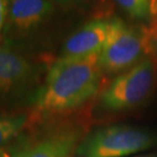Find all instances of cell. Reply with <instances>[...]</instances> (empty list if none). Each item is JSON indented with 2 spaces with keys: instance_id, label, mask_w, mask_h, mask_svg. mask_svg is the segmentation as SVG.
<instances>
[{
  "instance_id": "cell-1",
  "label": "cell",
  "mask_w": 157,
  "mask_h": 157,
  "mask_svg": "<svg viewBox=\"0 0 157 157\" xmlns=\"http://www.w3.org/2000/svg\"><path fill=\"white\" fill-rule=\"evenodd\" d=\"M99 55L59 57L53 62L33 103L30 120L66 115L92 98L100 88L103 75Z\"/></svg>"
},
{
  "instance_id": "cell-2",
  "label": "cell",
  "mask_w": 157,
  "mask_h": 157,
  "mask_svg": "<svg viewBox=\"0 0 157 157\" xmlns=\"http://www.w3.org/2000/svg\"><path fill=\"white\" fill-rule=\"evenodd\" d=\"M27 128L8 150L9 157H75L85 138L83 125L59 117L30 120Z\"/></svg>"
},
{
  "instance_id": "cell-3",
  "label": "cell",
  "mask_w": 157,
  "mask_h": 157,
  "mask_svg": "<svg viewBox=\"0 0 157 157\" xmlns=\"http://www.w3.org/2000/svg\"><path fill=\"white\" fill-rule=\"evenodd\" d=\"M42 66L28 51L0 43V103L10 106L34 103L41 86Z\"/></svg>"
},
{
  "instance_id": "cell-4",
  "label": "cell",
  "mask_w": 157,
  "mask_h": 157,
  "mask_svg": "<svg viewBox=\"0 0 157 157\" xmlns=\"http://www.w3.org/2000/svg\"><path fill=\"white\" fill-rule=\"evenodd\" d=\"M150 56L147 26L133 25L112 17L108 39L99 55L103 74H119Z\"/></svg>"
},
{
  "instance_id": "cell-5",
  "label": "cell",
  "mask_w": 157,
  "mask_h": 157,
  "mask_svg": "<svg viewBox=\"0 0 157 157\" xmlns=\"http://www.w3.org/2000/svg\"><path fill=\"white\" fill-rule=\"evenodd\" d=\"M154 135L126 125L100 128L85 136L76 150L79 157H123L145 151L156 144Z\"/></svg>"
},
{
  "instance_id": "cell-6",
  "label": "cell",
  "mask_w": 157,
  "mask_h": 157,
  "mask_svg": "<svg viewBox=\"0 0 157 157\" xmlns=\"http://www.w3.org/2000/svg\"><path fill=\"white\" fill-rule=\"evenodd\" d=\"M157 60L145 57L116 76L102 93V105L109 111L133 109L148 98L155 84Z\"/></svg>"
},
{
  "instance_id": "cell-7",
  "label": "cell",
  "mask_w": 157,
  "mask_h": 157,
  "mask_svg": "<svg viewBox=\"0 0 157 157\" xmlns=\"http://www.w3.org/2000/svg\"><path fill=\"white\" fill-rule=\"evenodd\" d=\"M49 0H10L2 41L25 50V43L55 14Z\"/></svg>"
},
{
  "instance_id": "cell-8",
  "label": "cell",
  "mask_w": 157,
  "mask_h": 157,
  "mask_svg": "<svg viewBox=\"0 0 157 157\" xmlns=\"http://www.w3.org/2000/svg\"><path fill=\"white\" fill-rule=\"evenodd\" d=\"M112 18L99 17L85 23L65 40L61 58H81L100 54L108 39Z\"/></svg>"
},
{
  "instance_id": "cell-9",
  "label": "cell",
  "mask_w": 157,
  "mask_h": 157,
  "mask_svg": "<svg viewBox=\"0 0 157 157\" xmlns=\"http://www.w3.org/2000/svg\"><path fill=\"white\" fill-rule=\"evenodd\" d=\"M30 123V113L4 112L0 113V149L14 142L25 131Z\"/></svg>"
},
{
  "instance_id": "cell-10",
  "label": "cell",
  "mask_w": 157,
  "mask_h": 157,
  "mask_svg": "<svg viewBox=\"0 0 157 157\" xmlns=\"http://www.w3.org/2000/svg\"><path fill=\"white\" fill-rule=\"evenodd\" d=\"M123 11L137 21L153 18L151 0H114Z\"/></svg>"
},
{
  "instance_id": "cell-11",
  "label": "cell",
  "mask_w": 157,
  "mask_h": 157,
  "mask_svg": "<svg viewBox=\"0 0 157 157\" xmlns=\"http://www.w3.org/2000/svg\"><path fill=\"white\" fill-rule=\"evenodd\" d=\"M149 36L150 56L157 60V16L151 19L150 25L147 26Z\"/></svg>"
},
{
  "instance_id": "cell-12",
  "label": "cell",
  "mask_w": 157,
  "mask_h": 157,
  "mask_svg": "<svg viewBox=\"0 0 157 157\" xmlns=\"http://www.w3.org/2000/svg\"><path fill=\"white\" fill-rule=\"evenodd\" d=\"M57 8L69 10V9H76L85 7L90 4L93 0H49Z\"/></svg>"
},
{
  "instance_id": "cell-13",
  "label": "cell",
  "mask_w": 157,
  "mask_h": 157,
  "mask_svg": "<svg viewBox=\"0 0 157 157\" xmlns=\"http://www.w3.org/2000/svg\"><path fill=\"white\" fill-rule=\"evenodd\" d=\"M9 2H10L9 0H0V34L2 33L3 28H4L5 25Z\"/></svg>"
},
{
  "instance_id": "cell-14",
  "label": "cell",
  "mask_w": 157,
  "mask_h": 157,
  "mask_svg": "<svg viewBox=\"0 0 157 157\" xmlns=\"http://www.w3.org/2000/svg\"><path fill=\"white\" fill-rule=\"evenodd\" d=\"M0 157H9V151L6 148L0 149Z\"/></svg>"
},
{
  "instance_id": "cell-15",
  "label": "cell",
  "mask_w": 157,
  "mask_h": 157,
  "mask_svg": "<svg viewBox=\"0 0 157 157\" xmlns=\"http://www.w3.org/2000/svg\"><path fill=\"white\" fill-rule=\"evenodd\" d=\"M136 157H157V155H142V156H136Z\"/></svg>"
}]
</instances>
